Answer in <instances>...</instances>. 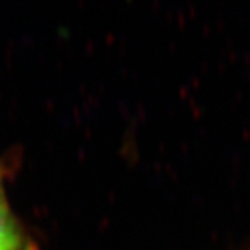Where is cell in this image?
Here are the masks:
<instances>
[{"mask_svg": "<svg viewBox=\"0 0 250 250\" xmlns=\"http://www.w3.org/2000/svg\"><path fill=\"white\" fill-rule=\"evenodd\" d=\"M0 250H38L32 235L6 202H0Z\"/></svg>", "mask_w": 250, "mask_h": 250, "instance_id": "6da1fadb", "label": "cell"}, {"mask_svg": "<svg viewBox=\"0 0 250 250\" xmlns=\"http://www.w3.org/2000/svg\"><path fill=\"white\" fill-rule=\"evenodd\" d=\"M10 167H11V164L9 163H6V161L0 160V202H4V199H3V193H4V181L6 178L9 177V172H10Z\"/></svg>", "mask_w": 250, "mask_h": 250, "instance_id": "7a4b0ae2", "label": "cell"}]
</instances>
